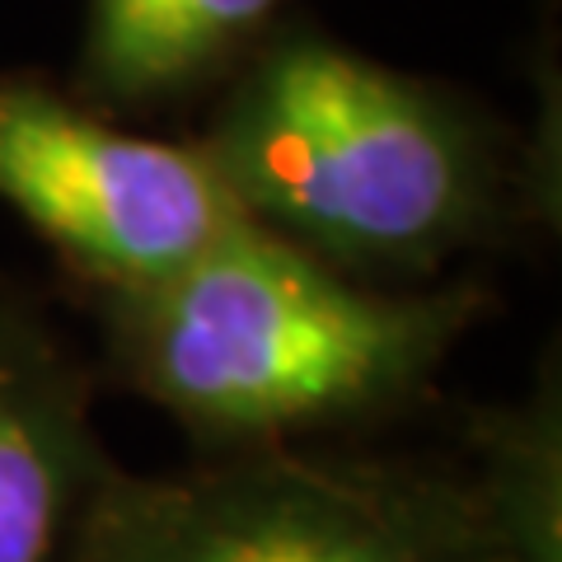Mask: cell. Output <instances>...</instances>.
Wrapping results in <instances>:
<instances>
[{
  "mask_svg": "<svg viewBox=\"0 0 562 562\" xmlns=\"http://www.w3.org/2000/svg\"><path fill=\"white\" fill-rule=\"evenodd\" d=\"M473 277L380 286L239 221L140 291L94 295L103 357L202 454L295 450L417 408L483 324Z\"/></svg>",
  "mask_w": 562,
  "mask_h": 562,
  "instance_id": "cell-1",
  "label": "cell"
},
{
  "mask_svg": "<svg viewBox=\"0 0 562 562\" xmlns=\"http://www.w3.org/2000/svg\"><path fill=\"white\" fill-rule=\"evenodd\" d=\"M198 146L254 225L380 286L441 281L525 216L464 103L319 33L262 47Z\"/></svg>",
  "mask_w": 562,
  "mask_h": 562,
  "instance_id": "cell-2",
  "label": "cell"
},
{
  "mask_svg": "<svg viewBox=\"0 0 562 562\" xmlns=\"http://www.w3.org/2000/svg\"><path fill=\"white\" fill-rule=\"evenodd\" d=\"M80 562H483L446 464L338 450L117 469Z\"/></svg>",
  "mask_w": 562,
  "mask_h": 562,
  "instance_id": "cell-3",
  "label": "cell"
},
{
  "mask_svg": "<svg viewBox=\"0 0 562 562\" xmlns=\"http://www.w3.org/2000/svg\"><path fill=\"white\" fill-rule=\"evenodd\" d=\"M0 202L90 295L165 281L249 221L202 146L136 136L33 80H0Z\"/></svg>",
  "mask_w": 562,
  "mask_h": 562,
  "instance_id": "cell-4",
  "label": "cell"
},
{
  "mask_svg": "<svg viewBox=\"0 0 562 562\" xmlns=\"http://www.w3.org/2000/svg\"><path fill=\"white\" fill-rule=\"evenodd\" d=\"M117 469L90 366L0 277V562H80Z\"/></svg>",
  "mask_w": 562,
  "mask_h": 562,
  "instance_id": "cell-5",
  "label": "cell"
},
{
  "mask_svg": "<svg viewBox=\"0 0 562 562\" xmlns=\"http://www.w3.org/2000/svg\"><path fill=\"white\" fill-rule=\"evenodd\" d=\"M483 562H562V380L539 366L520 398L464 417L446 464Z\"/></svg>",
  "mask_w": 562,
  "mask_h": 562,
  "instance_id": "cell-6",
  "label": "cell"
},
{
  "mask_svg": "<svg viewBox=\"0 0 562 562\" xmlns=\"http://www.w3.org/2000/svg\"><path fill=\"white\" fill-rule=\"evenodd\" d=\"M286 0H90L80 90L140 109L202 85L239 57Z\"/></svg>",
  "mask_w": 562,
  "mask_h": 562,
  "instance_id": "cell-7",
  "label": "cell"
}]
</instances>
